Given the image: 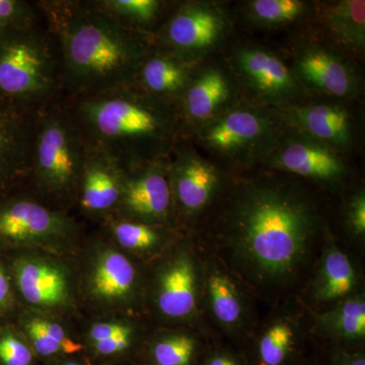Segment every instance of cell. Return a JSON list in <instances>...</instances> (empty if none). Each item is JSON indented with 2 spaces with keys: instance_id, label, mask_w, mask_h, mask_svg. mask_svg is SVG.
Wrapping results in <instances>:
<instances>
[{
  "instance_id": "cell-1",
  "label": "cell",
  "mask_w": 365,
  "mask_h": 365,
  "mask_svg": "<svg viewBox=\"0 0 365 365\" xmlns=\"http://www.w3.org/2000/svg\"><path fill=\"white\" fill-rule=\"evenodd\" d=\"M38 6L58 46L62 90L71 98L134 86L153 52L146 34L122 25L95 1H41Z\"/></svg>"
},
{
  "instance_id": "cell-2",
  "label": "cell",
  "mask_w": 365,
  "mask_h": 365,
  "mask_svg": "<svg viewBox=\"0 0 365 365\" xmlns=\"http://www.w3.org/2000/svg\"><path fill=\"white\" fill-rule=\"evenodd\" d=\"M227 235L235 255L264 281H279L297 271L316 228L313 206L288 185L247 182L227 212Z\"/></svg>"
},
{
  "instance_id": "cell-3",
  "label": "cell",
  "mask_w": 365,
  "mask_h": 365,
  "mask_svg": "<svg viewBox=\"0 0 365 365\" xmlns=\"http://www.w3.org/2000/svg\"><path fill=\"white\" fill-rule=\"evenodd\" d=\"M67 107L86 148L111 158L128 172L167 160L182 128L176 104L135 86L71 98Z\"/></svg>"
},
{
  "instance_id": "cell-4",
  "label": "cell",
  "mask_w": 365,
  "mask_h": 365,
  "mask_svg": "<svg viewBox=\"0 0 365 365\" xmlns=\"http://www.w3.org/2000/svg\"><path fill=\"white\" fill-rule=\"evenodd\" d=\"M39 21L0 34V98L31 110L62 90L58 46Z\"/></svg>"
},
{
  "instance_id": "cell-5",
  "label": "cell",
  "mask_w": 365,
  "mask_h": 365,
  "mask_svg": "<svg viewBox=\"0 0 365 365\" xmlns=\"http://www.w3.org/2000/svg\"><path fill=\"white\" fill-rule=\"evenodd\" d=\"M58 102L37 112L29 176L43 195L63 200L78 196L88 148L68 107Z\"/></svg>"
},
{
  "instance_id": "cell-6",
  "label": "cell",
  "mask_w": 365,
  "mask_h": 365,
  "mask_svg": "<svg viewBox=\"0 0 365 365\" xmlns=\"http://www.w3.org/2000/svg\"><path fill=\"white\" fill-rule=\"evenodd\" d=\"M76 223L64 213L30 197L0 204V244L33 248H64L73 241Z\"/></svg>"
},
{
  "instance_id": "cell-7",
  "label": "cell",
  "mask_w": 365,
  "mask_h": 365,
  "mask_svg": "<svg viewBox=\"0 0 365 365\" xmlns=\"http://www.w3.org/2000/svg\"><path fill=\"white\" fill-rule=\"evenodd\" d=\"M199 138L217 155L230 160H249L272 143V122L251 108H237L209 120Z\"/></svg>"
},
{
  "instance_id": "cell-8",
  "label": "cell",
  "mask_w": 365,
  "mask_h": 365,
  "mask_svg": "<svg viewBox=\"0 0 365 365\" xmlns=\"http://www.w3.org/2000/svg\"><path fill=\"white\" fill-rule=\"evenodd\" d=\"M168 165L158 160L128 173L116 210L122 218L155 225L169 220L173 194Z\"/></svg>"
},
{
  "instance_id": "cell-9",
  "label": "cell",
  "mask_w": 365,
  "mask_h": 365,
  "mask_svg": "<svg viewBox=\"0 0 365 365\" xmlns=\"http://www.w3.org/2000/svg\"><path fill=\"white\" fill-rule=\"evenodd\" d=\"M14 282L23 299L41 311H58L71 304V277L58 262L24 256L14 264Z\"/></svg>"
},
{
  "instance_id": "cell-10",
  "label": "cell",
  "mask_w": 365,
  "mask_h": 365,
  "mask_svg": "<svg viewBox=\"0 0 365 365\" xmlns=\"http://www.w3.org/2000/svg\"><path fill=\"white\" fill-rule=\"evenodd\" d=\"M235 63L245 85L263 102L287 104L299 95L295 76L272 53L247 48L237 53Z\"/></svg>"
},
{
  "instance_id": "cell-11",
  "label": "cell",
  "mask_w": 365,
  "mask_h": 365,
  "mask_svg": "<svg viewBox=\"0 0 365 365\" xmlns=\"http://www.w3.org/2000/svg\"><path fill=\"white\" fill-rule=\"evenodd\" d=\"M225 21L222 14L202 4L180 7L162 31V41L169 50L189 59L192 54L215 45L222 37Z\"/></svg>"
},
{
  "instance_id": "cell-12",
  "label": "cell",
  "mask_w": 365,
  "mask_h": 365,
  "mask_svg": "<svg viewBox=\"0 0 365 365\" xmlns=\"http://www.w3.org/2000/svg\"><path fill=\"white\" fill-rule=\"evenodd\" d=\"M38 111L0 98V189L30 174Z\"/></svg>"
},
{
  "instance_id": "cell-13",
  "label": "cell",
  "mask_w": 365,
  "mask_h": 365,
  "mask_svg": "<svg viewBox=\"0 0 365 365\" xmlns=\"http://www.w3.org/2000/svg\"><path fill=\"white\" fill-rule=\"evenodd\" d=\"M128 173L111 158L88 148L78 190L81 209L95 216L116 211Z\"/></svg>"
},
{
  "instance_id": "cell-14",
  "label": "cell",
  "mask_w": 365,
  "mask_h": 365,
  "mask_svg": "<svg viewBox=\"0 0 365 365\" xmlns=\"http://www.w3.org/2000/svg\"><path fill=\"white\" fill-rule=\"evenodd\" d=\"M168 173L173 198L186 213L205 207L220 182L215 168L188 150L180 151L169 163Z\"/></svg>"
},
{
  "instance_id": "cell-15",
  "label": "cell",
  "mask_w": 365,
  "mask_h": 365,
  "mask_svg": "<svg viewBox=\"0 0 365 365\" xmlns=\"http://www.w3.org/2000/svg\"><path fill=\"white\" fill-rule=\"evenodd\" d=\"M137 271L128 257L103 247L96 254L88 276V289L96 302L118 306L129 302L135 294Z\"/></svg>"
},
{
  "instance_id": "cell-16",
  "label": "cell",
  "mask_w": 365,
  "mask_h": 365,
  "mask_svg": "<svg viewBox=\"0 0 365 365\" xmlns=\"http://www.w3.org/2000/svg\"><path fill=\"white\" fill-rule=\"evenodd\" d=\"M197 272L193 259L179 252L160 268L155 287V302L163 316L184 319L196 307Z\"/></svg>"
},
{
  "instance_id": "cell-17",
  "label": "cell",
  "mask_w": 365,
  "mask_h": 365,
  "mask_svg": "<svg viewBox=\"0 0 365 365\" xmlns=\"http://www.w3.org/2000/svg\"><path fill=\"white\" fill-rule=\"evenodd\" d=\"M192 76L189 59L169 50H153L139 69L134 86L153 97L177 105Z\"/></svg>"
},
{
  "instance_id": "cell-18",
  "label": "cell",
  "mask_w": 365,
  "mask_h": 365,
  "mask_svg": "<svg viewBox=\"0 0 365 365\" xmlns=\"http://www.w3.org/2000/svg\"><path fill=\"white\" fill-rule=\"evenodd\" d=\"M274 165L299 176L326 182L337 181L345 172L335 150L312 138L287 141L276 153Z\"/></svg>"
},
{
  "instance_id": "cell-19",
  "label": "cell",
  "mask_w": 365,
  "mask_h": 365,
  "mask_svg": "<svg viewBox=\"0 0 365 365\" xmlns=\"http://www.w3.org/2000/svg\"><path fill=\"white\" fill-rule=\"evenodd\" d=\"M230 96V85L222 71L212 68L192 76L179 101L182 120L204 124L217 116Z\"/></svg>"
},
{
  "instance_id": "cell-20",
  "label": "cell",
  "mask_w": 365,
  "mask_h": 365,
  "mask_svg": "<svg viewBox=\"0 0 365 365\" xmlns=\"http://www.w3.org/2000/svg\"><path fill=\"white\" fill-rule=\"evenodd\" d=\"M297 73L307 85L335 97H347L354 91V78L350 69L335 54L309 48L297 59Z\"/></svg>"
},
{
  "instance_id": "cell-21",
  "label": "cell",
  "mask_w": 365,
  "mask_h": 365,
  "mask_svg": "<svg viewBox=\"0 0 365 365\" xmlns=\"http://www.w3.org/2000/svg\"><path fill=\"white\" fill-rule=\"evenodd\" d=\"M297 126L314 139L333 148H344L351 141V123L344 108L317 104L295 110Z\"/></svg>"
},
{
  "instance_id": "cell-22",
  "label": "cell",
  "mask_w": 365,
  "mask_h": 365,
  "mask_svg": "<svg viewBox=\"0 0 365 365\" xmlns=\"http://www.w3.org/2000/svg\"><path fill=\"white\" fill-rule=\"evenodd\" d=\"M356 273L349 258L337 247H329L314 280V297L319 302H334L352 292Z\"/></svg>"
},
{
  "instance_id": "cell-23",
  "label": "cell",
  "mask_w": 365,
  "mask_h": 365,
  "mask_svg": "<svg viewBox=\"0 0 365 365\" xmlns=\"http://www.w3.org/2000/svg\"><path fill=\"white\" fill-rule=\"evenodd\" d=\"M24 330L35 354L43 359L69 356L83 349V345L72 339L63 327L44 317L26 319Z\"/></svg>"
},
{
  "instance_id": "cell-24",
  "label": "cell",
  "mask_w": 365,
  "mask_h": 365,
  "mask_svg": "<svg viewBox=\"0 0 365 365\" xmlns=\"http://www.w3.org/2000/svg\"><path fill=\"white\" fill-rule=\"evenodd\" d=\"M324 332L345 340L364 339L365 336V302L352 299L343 302L318 319Z\"/></svg>"
},
{
  "instance_id": "cell-25",
  "label": "cell",
  "mask_w": 365,
  "mask_h": 365,
  "mask_svg": "<svg viewBox=\"0 0 365 365\" xmlns=\"http://www.w3.org/2000/svg\"><path fill=\"white\" fill-rule=\"evenodd\" d=\"M98 7L115 20L132 30L146 34L162 11L158 0H93Z\"/></svg>"
},
{
  "instance_id": "cell-26",
  "label": "cell",
  "mask_w": 365,
  "mask_h": 365,
  "mask_svg": "<svg viewBox=\"0 0 365 365\" xmlns=\"http://www.w3.org/2000/svg\"><path fill=\"white\" fill-rule=\"evenodd\" d=\"M207 289L211 311L223 325L232 326L241 319L242 306L235 283L220 271L208 276Z\"/></svg>"
},
{
  "instance_id": "cell-27",
  "label": "cell",
  "mask_w": 365,
  "mask_h": 365,
  "mask_svg": "<svg viewBox=\"0 0 365 365\" xmlns=\"http://www.w3.org/2000/svg\"><path fill=\"white\" fill-rule=\"evenodd\" d=\"M329 25L348 44L364 47L365 39V2L341 1L329 9Z\"/></svg>"
},
{
  "instance_id": "cell-28",
  "label": "cell",
  "mask_w": 365,
  "mask_h": 365,
  "mask_svg": "<svg viewBox=\"0 0 365 365\" xmlns=\"http://www.w3.org/2000/svg\"><path fill=\"white\" fill-rule=\"evenodd\" d=\"M110 230L121 248L132 252H148L163 242V232L158 225L117 218L110 222Z\"/></svg>"
},
{
  "instance_id": "cell-29",
  "label": "cell",
  "mask_w": 365,
  "mask_h": 365,
  "mask_svg": "<svg viewBox=\"0 0 365 365\" xmlns=\"http://www.w3.org/2000/svg\"><path fill=\"white\" fill-rule=\"evenodd\" d=\"M294 329L287 322L269 327L259 341V359L263 365H282L294 345Z\"/></svg>"
},
{
  "instance_id": "cell-30",
  "label": "cell",
  "mask_w": 365,
  "mask_h": 365,
  "mask_svg": "<svg viewBox=\"0 0 365 365\" xmlns=\"http://www.w3.org/2000/svg\"><path fill=\"white\" fill-rule=\"evenodd\" d=\"M195 351L193 338L185 334H175L153 345L151 359L155 365H191Z\"/></svg>"
},
{
  "instance_id": "cell-31",
  "label": "cell",
  "mask_w": 365,
  "mask_h": 365,
  "mask_svg": "<svg viewBox=\"0 0 365 365\" xmlns=\"http://www.w3.org/2000/svg\"><path fill=\"white\" fill-rule=\"evenodd\" d=\"M304 7L297 0H256L252 2L251 11L263 24L279 25L299 18Z\"/></svg>"
},
{
  "instance_id": "cell-32",
  "label": "cell",
  "mask_w": 365,
  "mask_h": 365,
  "mask_svg": "<svg viewBox=\"0 0 365 365\" xmlns=\"http://www.w3.org/2000/svg\"><path fill=\"white\" fill-rule=\"evenodd\" d=\"M42 14L38 4L25 0H0V34L35 24Z\"/></svg>"
},
{
  "instance_id": "cell-33",
  "label": "cell",
  "mask_w": 365,
  "mask_h": 365,
  "mask_svg": "<svg viewBox=\"0 0 365 365\" xmlns=\"http://www.w3.org/2000/svg\"><path fill=\"white\" fill-rule=\"evenodd\" d=\"M35 355L28 340L11 329H0V364L33 365Z\"/></svg>"
},
{
  "instance_id": "cell-34",
  "label": "cell",
  "mask_w": 365,
  "mask_h": 365,
  "mask_svg": "<svg viewBox=\"0 0 365 365\" xmlns=\"http://www.w3.org/2000/svg\"><path fill=\"white\" fill-rule=\"evenodd\" d=\"M134 329L130 326L122 332L115 334L107 339L91 344L93 353L98 357L110 359L123 354L130 349L134 340Z\"/></svg>"
},
{
  "instance_id": "cell-35",
  "label": "cell",
  "mask_w": 365,
  "mask_h": 365,
  "mask_svg": "<svg viewBox=\"0 0 365 365\" xmlns=\"http://www.w3.org/2000/svg\"><path fill=\"white\" fill-rule=\"evenodd\" d=\"M130 326V324L119 321L100 322V323L93 324L88 330V343L91 345L98 341L107 339L115 334L126 330Z\"/></svg>"
},
{
  "instance_id": "cell-36",
  "label": "cell",
  "mask_w": 365,
  "mask_h": 365,
  "mask_svg": "<svg viewBox=\"0 0 365 365\" xmlns=\"http://www.w3.org/2000/svg\"><path fill=\"white\" fill-rule=\"evenodd\" d=\"M348 222L353 232L359 235L365 234V197L359 193L353 197L348 208Z\"/></svg>"
},
{
  "instance_id": "cell-37",
  "label": "cell",
  "mask_w": 365,
  "mask_h": 365,
  "mask_svg": "<svg viewBox=\"0 0 365 365\" xmlns=\"http://www.w3.org/2000/svg\"><path fill=\"white\" fill-rule=\"evenodd\" d=\"M11 300V287L9 276L0 264V313L9 307Z\"/></svg>"
},
{
  "instance_id": "cell-38",
  "label": "cell",
  "mask_w": 365,
  "mask_h": 365,
  "mask_svg": "<svg viewBox=\"0 0 365 365\" xmlns=\"http://www.w3.org/2000/svg\"><path fill=\"white\" fill-rule=\"evenodd\" d=\"M332 365H365V359L360 353H339L334 359Z\"/></svg>"
},
{
  "instance_id": "cell-39",
  "label": "cell",
  "mask_w": 365,
  "mask_h": 365,
  "mask_svg": "<svg viewBox=\"0 0 365 365\" xmlns=\"http://www.w3.org/2000/svg\"><path fill=\"white\" fill-rule=\"evenodd\" d=\"M204 365H242L237 357L227 353H217L206 360Z\"/></svg>"
},
{
  "instance_id": "cell-40",
  "label": "cell",
  "mask_w": 365,
  "mask_h": 365,
  "mask_svg": "<svg viewBox=\"0 0 365 365\" xmlns=\"http://www.w3.org/2000/svg\"><path fill=\"white\" fill-rule=\"evenodd\" d=\"M52 365H88L83 360L76 359H67L64 360H60L58 362H55Z\"/></svg>"
}]
</instances>
